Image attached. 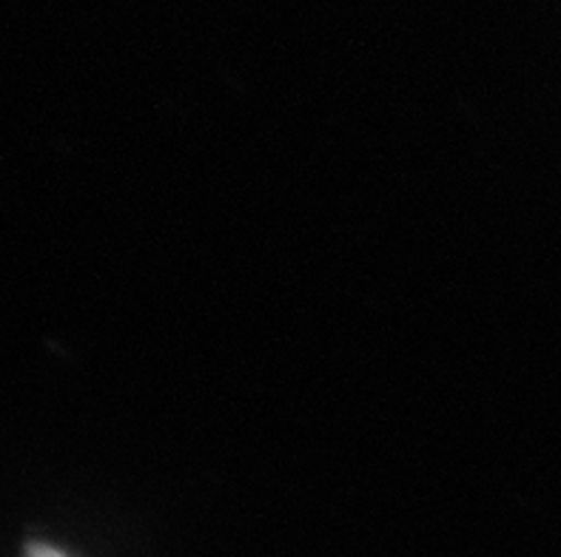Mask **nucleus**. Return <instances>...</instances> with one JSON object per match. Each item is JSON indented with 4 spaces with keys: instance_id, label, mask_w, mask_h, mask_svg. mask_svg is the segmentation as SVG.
Here are the masks:
<instances>
[{
    "instance_id": "obj_1",
    "label": "nucleus",
    "mask_w": 561,
    "mask_h": 557,
    "mask_svg": "<svg viewBox=\"0 0 561 557\" xmlns=\"http://www.w3.org/2000/svg\"><path fill=\"white\" fill-rule=\"evenodd\" d=\"M21 557H75L71 552H66L64 546L51 544V541H41V537H32L23 544Z\"/></svg>"
}]
</instances>
